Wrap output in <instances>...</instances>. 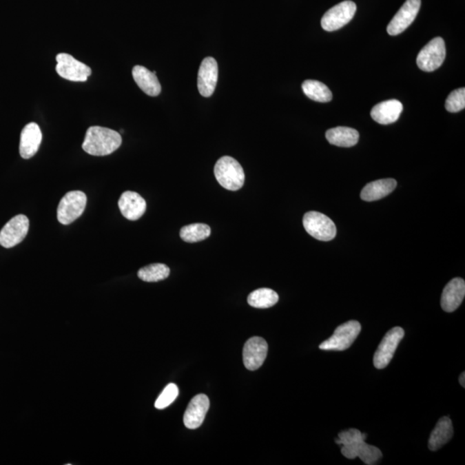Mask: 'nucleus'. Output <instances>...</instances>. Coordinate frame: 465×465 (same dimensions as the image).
Returning <instances> with one entry per match:
<instances>
[{"label": "nucleus", "instance_id": "1", "mask_svg": "<svg viewBox=\"0 0 465 465\" xmlns=\"http://www.w3.org/2000/svg\"><path fill=\"white\" fill-rule=\"evenodd\" d=\"M365 439L366 434L362 433L358 429L351 428L338 434L335 443L340 444L341 453L348 459L358 457L364 464H375L382 457V451L378 447L365 443Z\"/></svg>", "mask_w": 465, "mask_h": 465}, {"label": "nucleus", "instance_id": "2", "mask_svg": "<svg viewBox=\"0 0 465 465\" xmlns=\"http://www.w3.org/2000/svg\"><path fill=\"white\" fill-rule=\"evenodd\" d=\"M122 145V136L116 131L100 126L90 127L86 131L83 150L93 156H105Z\"/></svg>", "mask_w": 465, "mask_h": 465}, {"label": "nucleus", "instance_id": "3", "mask_svg": "<svg viewBox=\"0 0 465 465\" xmlns=\"http://www.w3.org/2000/svg\"><path fill=\"white\" fill-rule=\"evenodd\" d=\"M216 180L223 188L236 192L242 187L245 174L242 167L236 158L223 156L217 161L214 168Z\"/></svg>", "mask_w": 465, "mask_h": 465}, {"label": "nucleus", "instance_id": "4", "mask_svg": "<svg viewBox=\"0 0 465 465\" xmlns=\"http://www.w3.org/2000/svg\"><path fill=\"white\" fill-rule=\"evenodd\" d=\"M361 325L357 320H349L338 327L332 336L320 344L323 351H344L348 349L360 333Z\"/></svg>", "mask_w": 465, "mask_h": 465}, {"label": "nucleus", "instance_id": "5", "mask_svg": "<svg viewBox=\"0 0 465 465\" xmlns=\"http://www.w3.org/2000/svg\"><path fill=\"white\" fill-rule=\"evenodd\" d=\"M87 198L81 191L69 192L59 203L57 218L59 223L69 225L77 220L84 212Z\"/></svg>", "mask_w": 465, "mask_h": 465}, {"label": "nucleus", "instance_id": "6", "mask_svg": "<svg viewBox=\"0 0 465 465\" xmlns=\"http://www.w3.org/2000/svg\"><path fill=\"white\" fill-rule=\"evenodd\" d=\"M302 223L307 233L316 240L329 241L336 236L335 224L324 214L316 211L307 212L303 216Z\"/></svg>", "mask_w": 465, "mask_h": 465}, {"label": "nucleus", "instance_id": "7", "mask_svg": "<svg viewBox=\"0 0 465 465\" xmlns=\"http://www.w3.org/2000/svg\"><path fill=\"white\" fill-rule=\"evenodd\" d=\"M446 54V43L443 38H433L420 50L417 56V65L424 72L435 71L443 64Z\"/></svg>", "mask_w": 465, "mask_h": 465}, {"label": "nucleus", "instance_id": "8", "mask_svg": "<svg viewBox=\"0 0 465 465\" xmlns=\"http://www.w3.org/2000/svg\"><path fill=\"white\" fill-rule=\"evenodd\" d=\"M404 334V330L400 327H393L385 334L374 354L373 363L375 368L381 370L388 366Z\"/></svg>", "mask_w": 465, "mask_h": 465}, {"label": "nucleus", "instance_id": "9", "mask_svg": "<svg viewBox=\"0 0 465 465\" xmlns=\"http://www.w3.org/2000/svg\"><path fill=\"white\" fill-rule=\"evenodd\" d=\"M356 3L353 1H343L327 10L322 19L324 30L335 31L341 29L353 19L356 13Z\"/></svg>", "mask_w": 465, "mask_h": 465}, {"label": "nucleus", "instance_id": "10", "mask_svg": "<svg viewBox=\"0 0 465 465\" xmlns=\"http://www.w3.org/2000/svg\"><path fill=\"white\" fill-rule=\"evenodd\" d=\"M56 72L61 78L75 82H85L92 74V69L76 60L68 54H59L56 56Z\"/></svg>", "mask_w": 465, "mask_h": 465}, {"label": "nucleus", "instance_id": "11", "mask_svg": "<svg viewBox=\"0 0 465 465\" xmlns=\"http://www.w3.org/2000/svg\"><path fill=\"white\" fill-rule=\"evenodd\" d=\"M30 222L24 215H17L10 219L0 231V245L12 248L22 242L29 231Z\"/></svg>", "mask_w": 465, "mask_h": 465}, {"label": "nucleus", "instance_id": "12", "mask_svg": "<svg viewBox=\"0 0 465 465\" xmlns=\"http://www.w3.org/2000/svg\"><path fill=\"white\" fill-rule=\"evenodd\" d=\"M422 0H406L389 23L387 31L391 36H397L408 29L418 15Z\"/></svg>", "mask_w": 465, "mask_h": 465}, {"label": "nucleus", "instance_id": "13", "mask_svg": "<svg viewBox=\"0 0 465 465\" xmlns=\"http://www.w3.org/2000/svg\"><path fill=\"white\" fill-rule=\"evenodd\" d=\"M268 344L263 338L251 337L245 343L243 362L249 371H256L262 366L267 356Z\"/></svg>", "mask_w": 465, "mask_h": 465}, {"label": "nucleus", "instance_id": "14", "mask_svg": "<svg viewBox=\"0 0 465 465\" xmlns=\"http://www.w3.org/2000/svg\"><path fill=\"white\" fill-rule=\"evenodd\" d=\"M218 79V65L215 59L206 57L200 65L198 76V88L203 96L209 98L215 92Z\"/></svg>", "mask_w": 465, "mask_h": 465}, {"label": "nucleus", "instance_id": "15", "mask_svg": "<svg viewBox=\"0 0 465 465\" xmlns=\"http://www.w3.org/2000/svg\"><path fill=\"white\" fill-rule=\"evenodd\" d=\"M209 409V400L205 394L196 395L189 402L184 415V424L188 429H196L201 426Z\"/></svg>", "mask_w": 465, "mask_h": 465}, {"label": "nucleus", "instance_id": "16", "mask_svg": "<svg viewBox=\"0 0 465 465\" xmlns=\"http://www.w3.org/2000/svg\"><path fill=\"white\" fill-rule=\"evenodd\" d=\"M43 134L37 123H30L23 127L21 133L19 152L21 157L32 158L39 149Z\"/></svg>", "mask_w": 465, "mask_h": 465}, {"label": "nucleus", "instance_id": "17", "mask_svg": "<svg viewBox=\"0 0 465 465\" xmlns=\"http://www.w3.org/2000/svg\"><path fill=\"white\" fill-rule=\"evenodd\" d=\"M118 206L123 216L130 220L140 219L147 209V203L143 196L130 191L123 192L120 196Z\"/></svg>", "mask_w": 465, "mask_h": 465}, {"label": "nucleus", "instance_id": "18", "mask_svg": "<svg viewBox=\"0 0 465 465\" xmlns=\"http://www.w3.org/2000/svg\"><path fill=\"white\" fill-rule=\"evenodd\" d=\"M465 296V282L460 278H453L444 287L441 296V307L444 311H455L461 305Z\"/></svg>", "mask_w": 465, "mask_h": 465}, {"label": "nucleus", "instance_id": "19", "mask_svg": "<svg viewBox=\"0 0 465 465\" xmlns=\"http://www.w3.org/2000/svg\"><path fill=\"white\" fill-rule=\"evenodd\" d=\"M402 110L401 102L396 99H391L375 105L371 110V116L375 122L387 125L398 120Z\"/></svg>", "mask_w": 465, "mask_h": 465}, {"label": "nucleus", "instance_id": "20", "mask_svg": "<svg viewBox=\"0 0 465 465\" xmlns=\"http://www.w3.org/2000/svg\"><path fill=\"white\" fill-rule=\"evenodd\" d=\"M134 81L141 91L151 96H156L161 92V85L155 72H150L143 65H136L132 71Z\"/></svg>", "mask_w": 465, "mask_h": 465}, {"label": "nucleus", "instance_id": "21", "mask_svg": "<svg viewBox=\"0 0 465 465\" xmlns=\"http://www.w3.org/2000/svg\"><path fill=\"white\" fill-rule=\"evenodd\" d=\"M397 183L393 178L379 179V180L369 183L361 192V198L364 201L372 202L384 198L391 194L396 187Z\"/></svg>", "mask_w": 465, "mask_h": 465}, {"label": "nucleus", "instance_id": "22", "mask_svg": "<svg viewBox=\"0 0 465 465\" xmlns=\"http://www.w3.org/2000/svg\"><path fill=\"white\" fill-rule=\"evenodd\" d=\"M453 436V422L449 417L444 416L440 419L431 433L428 440L429 449L433 451L440 449L444 444L449 442Z\"/></svg>", "mask_w": 465, "mask_h": 465}, {"label": "nucleus", "instance_id": "23", "mask_svg": "<svg viewBox=\"0 0 465 465\" xmlns=\"http://www.w3.org/2000/svg\"><path fill=\"white\" fill-rule=\"evenodd\" d=\"M327 140L337 147H351L355 146L360 139L358 131L348 127H336L327 131Z\"/></svg>", "mask_w": 465, "mask_h": 465}, {"label": "nucleus", "instance_id": "24", "mask_svg": "<svg viewBox=\"0 0 465 465\" xmlns=\"http://www.w3.org/2000/svg\"><path fill=\"white\" fill-rule=\"evenodd\" d=\"M302 87L304 94L313 101L327 103L333 99L332 92L322 82L308 79L302 83Z\"/></svg>", "mask_w": 465, "mask_h": 465}, {"label": "nucleus", "instance_id": "25", "mask_svg": "<svg viewBox=\"0 0 465 465\" xmlns=\"http://www.w3.org/2000/svg\"><path fill=\"white\" fill-rule=\"evenodd\" d=\"M248 304L254 308L268 309L278 302V293L268 288L258 289L247 298Z\"/></svg>", "mask_w": 465, "mask_h": 465}, {"label": "nucleus", "instance_id": "26", "mask_svg": "<svg viewBox=\"0 0 465 465\" xmlns=\"http://www.w3.org/2000/svg\"><path fill=\"white\" fill-rule=\"evenodd\" d=\"M211 229L207 224L193 223L183 227L180 230L181 239L185 242L195 243L205 240L209 237Z\"/></svg>", "mask_w": 465, "mask_h": 465}, {"label": "nucleus", "instance_id": "27", "mask_svg": "<svg viewBox=\"0 0 465 465\" xmlns=\"http://www.w3.org/2000/svg\"><path fill=\"white\" fill-rule=\"evenodd\" d=\"M170 275V269L164 264H152L141 268L138 277L144 282H158L164 280Z\"/></svg>", "mask_w": 465, "mask_h": 465}, {"label": "nucleus", "instance_id": "28", "mask_svg": "<svg viewBox=\"0 0 465 465\" xmlns=\"http://www.w3.org/2000/svg\"><path fill=\"white\" fill-rule=\"evenodd\" d=\"M465 108V89L455 90L451 93L446 101L447 112L457 113Z\"/></svg>", "mask_w": 465, "mask_h": 465}, {"label": "nucleus", "instance_id": "29", "mask_svg": "<svg viewBox=\"0 0 465 465\" xmlns=\"http://www.w3.org/2000/svg\"><path fill=\"white\" fill-rule=\"evenodd\" d=\"M178 395V388L175 384H169L164 389L156 402H155V408L157 409H164L170 406Z\"/></svg>", "mask_w": 465, "mask_h": 465}, {"label": "nucleus", "instance_id": "30", "mask_svg": "<svg viewBox=\"0 0 465 465\" xmlns=\"http://www.w3.org/2000/svg\"><path fill=\"white\" fill-rule=\"evenodd\" d=\"M464 375H465V373H464V372H463V373H462L460 375V378H459V382H460V384H461L462 387H463V388L465 387Z\"/></svg>", "mask_w": 465, "mask_h": 465}]
</instances>
